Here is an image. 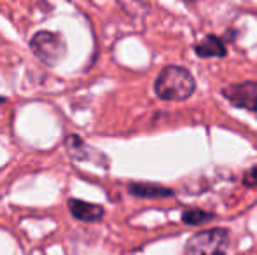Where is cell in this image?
Returning a JSON list of instances; mask_svg holds the SVG:
<instances>
[{
	"label": "cell",
	"mask_w": 257,
	"mask_h": 255,
	"mask_svg": "<svg viewBox=\"0 0 257 255\" xmlns=\"http://www.w3.org/2000/svg\"><path fill=\"white\" fill-rule=\"evenodd\" d=\"M196 91V81L187 68L179 65L165 67L154 81V93L165 102H186Z\"/></svg>",
	"instance_id": "cell-1"
},
{
	"label": "cell",
	"mask_w": 257,
	"mask_h": 255,
	"mask_svg": "<svg viewBox=\"0 0 257 255\" xmlns=\"http://www.w3.org/2000/svg\"><path fill=\"white\" fill-rule=\"evenodd\" d=\"M231 232L224 227L196 232L186 243L184 255H227Z\"/></svg>",
	"instance_id": "cell-2"
},
{
	"label": "cell",
	"mask_w": 257,
	"mask_h": 255,
	"mask_svg": "<svg viewBox=\"0 0 257 255\" xmlns=\"http://www.w3.org/2000/svg\"><path fill=\"white\" fill-rule=\"evenodd\" d=\"M30 49L46 65L58 63L67 53V42L56 32L42 30L30 39Z\"/></svg>",
	"instance_id": "cell-3"
},
{
	"label": "cell",
	"mask_w": 257,
	"mask_h": 255,
	"mask_svg": "<svg viewBox=\"0 0 257 255\" xmlns=\"http://www.w3.org/2000/svg\"><path fill=\"white\" fill-rule=\"evenodd\" d=\"M222 96L238 109L257 112V81H245L222 88Z\"/></svg>",
	"instance_id": "cell-4"
},
{
	"label": "cell",
	"mask_w": 257,
	"mask_h": 255,
	"mask_svg": "<svg viewBox=\"0 0 257 255\" xmlns=\"http://www.w3.org/2000/svg\"><path fill=\"white\" fill-rule=\"evenodd\" d=\"M68 210L72 217L81 222H100L105 217V208L102 204L86 203L81 199H68Z\"/></svg>",
	"instance_id": "cell-5"
},
{
	"label": "cell",
	"mask_w": 257,
	"mask_h": 255,
	"mask_svg": "<svg viewBox=\"0 0 257 255\" xmlns=\"http://www.w3.org/2000/svg\"><path fill=\"white\" fill-rule=\"evenodd\" d=\"M194 51L200 58H224L227 55V48L224 41L217 35H206L201 42L194 46Z\"/></svg>",
	"instance_id": "cell-6"
},
{
	"label": "cell",
	"mask_w": 257,
	"mask_h": 255,
	"mask_svg": "<svg viewBox=\"0 0 257 255\" xmlns=\"http://www.w3.org/2000/svg\"><path fill=\"white\" fill-rule=\"evenodd\" d=\"M128 191L135 197H151V199L173 196V191L168 187H163V185H158V184H140V182L139 184H130Z\"/></svg>",
	"instance_id": "cell-7"
},
{
	"label": "cell",
	"mask_w": 257,
	"mask_h": 255,
	"mask_svg": "<svg viewBox=\"0 0 257 255\" xmlns=\"http://www.w3.org/2000/svg\"><path fill=\"white\" fill-rule=\"evenodd\" d=\"M65 147H67V152L72 159L75 161H89L91 156L88 154V150H91L79 135H68L65 138Z\"/></svg>",
	"instance_id": "cell-8"
},
{
	"label": "cell",
	"mask_w": 257,
	"mask_h": 255,
	"mask_svg": "<svg viewBox=\"0 0 257 255\" xmlns=\"http://www.w3.org/2000/svg\"><path fill=\"white\" fill-rule=\"evenodd\" d=\"M215 215L213 213H208V211H203V210H198V208H191V210H186L182 213V222L187 225H203L206 222L213 220Z\"/></svg>",
	"instance_id": "cell-9"
},
{
	"label": "cell",
	"mask_w": 257,
	"mask_h": 255,
	"mask_svg": "<svg viewBox=\"0 0 257 255\" xmlns=\"http://www.w3.org/2000/svg\"><path fill=\"white\" fill-rule=\"evenodd\" d=\"M243 184L247 185V187H257V166L250 168V170L245 173Z\"/></svg>",
	"instance_id": "cell-10"
},
{
	"label": "cell",
	"mask_w": 257,
	"mask_h": 255,
	"mask_svg": "<svg viewBox=\"0 0 257 255\" xmlns=\"http://www.w3.org/2000/svg\"><path fill=\"white\" fill-rule=\"evenodd\" d=\"M184 2H198V0H184Z\"/></svg>",
	"instance_id": "cell-11"
},
{
	"label": "cell",
	"mask_w": 257,
	"mask_h": 255,
	"mask_svg": "<svg viewBox=\"0 0 257 255\" xmlns=\"http://www.w3.org/2000/svg\"><path fill=\"white\" fill-rule=\"evenodd\" d=\"M0 102H4V98H0Z\"/></svg>",
	"instance_id": "cell-12"
}]
</instances>
